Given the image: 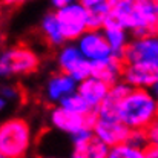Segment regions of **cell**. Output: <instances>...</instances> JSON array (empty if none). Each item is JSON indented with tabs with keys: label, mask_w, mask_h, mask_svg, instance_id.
I'll use <instances>...</instances> for the list:
<instances>
[{
	"label": "cell",
	"mask_w": 158,
	"mask_h": 158,
	"mask_svg": "<svg viewBox=\"0 0 158 158\" xmlns=\"http://www.w3.org/2000/svg\"><path fill=\"white\" fill-rule=\"evenodd\" d=\"M118 118L131 129H146L158 118V102L144 88H132L120 105Z\"/></svg>",
	"instance_id": "1"
},
{
	"label": "cell",
	"mask_w": 158,
	"mask_h": 158,
	"mask_svg": "<svg viewBox=\"0 0 158 158\" xmlns=\"http://www.w3.org/2000/svg\"><path fill=\"white\" fill-rule=\"evenodd\" d=\"M29 126L20 118L8 120L0 127L2 158H22L29 148Z\"/></svg>",
	"instance_id": "2"
},
{
	"label": "cell",
	"mask_w": 158,
	"mask_h": 158,
	"mask_svg": "<svg viewBox=\"0 0 158 158\" xmlns=\"http://www.w3.org/2000/svg\"><path fill=\"white\" fill-rule=\"evenodd\" d=\"M51 120L57 129L68 132L71 135H75L85 131H94L95 123L98 121V110L92 109L86 114H80V112H74L60 106L54 109Z\"/></svg>",
	"instance_id": "3"
},
{
	"label": "cell",
	"mask_w": 158,
	"mask_h": 158,
	"mask_svg": "<svg viewBox=\"0 0 158 158\" xmlns=\"http://www.w3.org/2000/svg\"><path fill=\"white\" fill-rule=\"evenodd\" d=\"M57 17L64 39L74 40L88 31V8L83 3H71L57 9Z\"/></svg>",
	"instance_id": "4"
},
{
	"label": "cell",
	"mask_w": 158,
	"mask_h": 158,
	"mask_svg": "<svg viewBox=\"0 0 158 158\" xmlns=\"http://www.w3.org/2000/svg\"><path fill=\"white\" fill-rule=\"evenodd\" d=\"M37 66V55L26 48H14L11 51H6L0 58V72L3 75L28 74L35 71Z\"/></svg>",
	"instance_id": "5"
},
{
	"label": "cell",
	"mask_w": 158,
	"mask_h": 158,
	"mask_svg": "<svg viewBox=\"0 0 158 158\" xmlns=\"http://www.w3.org/2000/svg\"><path fill=\"white\" fill-rule=\"evenodd\" d=\"M72 158H107L109 155V146L94 134V131L75 134L72 135Z\"/></svg>",
	"instance_id": "6"
},
{
	"label": "cell",
	"mask_w": 158,
	"mask_h": 158,
	"mask_svg": "<svg viewBox=\"0 0 158 158\" xmlns=\"http://www.w3.org/2000/svg\"><path fill=\"white\" fill-rule=\"evenodd\" d=\"M131 131L132 129L118 118H100V117L94 127V134L109 148L127 143Z\"/></svg>",
	"instance_id": "7"
},
{
	"label": "cell",
	"mask_w": 158,
	"mask_h": 158,
	"mask_svg": "<svg viewBox=\"0 0 158 158\" xmlns=\"http://www.w3.org/2000/svg\"><path fill=\"white\" fill-rule=\"evenodd\" d=\"M123 77L124 81L134 88H149L158 81V64L135 61L123 63Z\"/></svg>",
	"instance_id": "8"
},
{
	"label": "cell",
	"mask_w": 158,
	"mask_h": 158,
	"mask_svg": "<svg viewBox=\"0 0 158 158\" xmlns=\"http://www.w3.org/2000/svg\"><path fill=\"white\" fill-rule=\"evenodd\" d=\"M146 61L158 64V37H138L126 46L123 63Z\"/></svg>",
	"instance_id": "9"
},
{
	"label": "cell",
	"mask_w": 158,
	"mask_h": 158,
	"mask_svg": "<svg viewBox=\"0 0 158 158\" xmlns=\"http://www.w3.org/2000/svg\"><path fill=\"white\" fill-rule=\"evenodd\" d=\"M78 49L91 61L103 60V58H107V57L114 55L112 48H110L106 35L100 34L97 29H94V31L89 29L80 37Z\"/></svg>",
	"instance_id": "10"
},
{
	"label": "cell",
	"mask_w": 158,
	"mask_h": 158,
	"mask_svg": "<svg viewBox=\"0 0 158 158\" xmlns=\"http://www.w3.org/2000/svg\"><path fill=\"white\" fill-rule=\"evenodd\" d=\"M131 91H132V88H131L129 83H120V85L115 83L114 86H110L106 98L102 102V105L97 107L98 117L100 118H118L120 105L123 103V100L126 98V95Z\"/></svg>",
	"instance_id": "11"
},
{
	"label": "cell",
	"mask_w": 158,
	"mask_h": 158,
	"mask_svg": "<svg viewBox=\"0 0 158 158\" xmlns=\"http://www.w3.org/2000/svg\"><path fill=\"white\" fill-rule=\"evenodd\" d=\"M123 75V58L117 55H110L103 60L92 61V77L114 86L118 77Z\"/></svg>",
	"instance_id": "12"
},
{
	"label": "cell",
	"mask_w": 158,
	"mask_h": 158,
	"mask_svg": "<svg viewBox=\"0 0 158 158\" xmlns=\"http://www.w3.org/2000/svg\"><path fill=\"white\" fill-rule=\"evenodd\" d=\"M109 89H110V86L107 83L95 78V77H89V78L80 81V86H78L80 95L95 109L102 105V102L106 98Z\"/></svg>",
	"instance_id": "13"
},
{
	"label": "cell",
	"mask_w": 158,
	"mask_h": 158,
	"mask_svg": "<svg viewBox=\"0 0 158 158\" xmlns=\"http://www.w3.org/2000/svg\"><path fill=\"white\" fill-rule=\"evenodd\" d=\"M75 81L77 80L66 72L58 77H54L48 85V97L54 102H60L63 97L75 91Z\"/></svg>",
	"instance_id": "14"
},
{
	"label": "cell",
	"mask_w": 158,
	"mask_h": 158,
	"mask_svg": "<svg viewBox=\"0 0 158 158\" xmlns=\"http://www.w3.org/2000/svg\"><path fill=\"white\" fill-rule=\"evenodd\" d=\"M105 35L112 48V52L117 57H121L123 58V54L126 49V35H124V28H121L120 25L117 23H112V22H106L105 23Z\"/></svg>",
	"instance_id": "15"
},
{
	"label": "cell",
	"mask_w": 158,
	"mask_h": 158,
	"mask_svg": "<svg viewBox=\"0 0 158 158\" xmlns=\"http://www.w3.org/2000/svg\"><path fill=\"white\" fill-rule=\"evenodd\" d=\"M110 14V6H109V2L105 3H100V5H95V6H91L88 8V31H94V29H100L103 28Z\"/></svg>",
	"instance_id": "16"
},
{
	"label": "cell",
	"mask_w": 158,
	"mask_h": 158,
	"mask_svg": "<svg viewBox=\"0 0 158 158\" xmlns=\"http://www.w3.org/2000/svg\"><path fill=\"white\" fill-rule=\"evenodd\" d=\"M42 26H43V31H45L48 40H49L52 45H60L63 40H66L64 35H63L61 25H60V22H58L57 14H48V15L43 19Z\"/></svg>",
	"instance_id": "17"
},
{
	"label": "cell",
	"mask_w": 158,
	"mask_h": 158,
	"mask_svg": "<svg viewBox=\"0 0 158 158\" xmlns=\"http://www.w3.org/2000/svg\"><path fill=\"white\" fill-rule=\"evenodd\" d=\"M83 58H86V57L81 54L80 49H77V48H66V49H63L61 54H60L58 63H60L61 69H63L66 74H71V72L75 69V66H77Z\"/></svg>",
	"instance_id": "18"
},
{
	"label": "cell",
	"mask_w": 158,
	"mask_h": 158,
	"mask_svg": "<svg viewBox=\"0 0 158 158\" xmlns=\"http://www.w3.org/2000/svg\"><path fill=\"white\" fill-rule=\"evenodd\" d=\"M60 105L63 106V107H66V109H69V110L80 112V114H86V112L95 109V107H92V106L80 95L78 91H77V92H72V94H68L66 97H63V98L60 100Z\"/></svg>",
	"instance_id": "19"
},
{
	"label": "cell",
	"mask_w": 158,
	"mask_h": 158,
	"mask_svg": "<svg viewBox=\"0 0 158 158\" xmlns=\"http://www.w3.org/2000/svg\"><path fill=\"white\" fill-rule=\"evenodd\" d=\"M107 158H146V154H144V149L124 143V144L114 146L109 151Z\"/></svg>",
	"instance_id": "20"
},
{
	"label": "cell",
	"mask_w": 158,
	"mask_h": 158,
	"mask_svg": "<svg viewBox=\"0 0 158 158\" xmlns=\"http://www.w3.org/2000/svg\"><path fill=\"white\" fill-rule=\"evenodd\" d=\"M146 134H148L149 143L158 146V118H155V120L146 127Z\"/></svg>",
	"instance_id": "21"
},
{
	"label": "cell",
	"mask_w": 158,
	"mask_h": 158,
	"mask_svg": "<svg viewBox=\"0 0 158 158\" xmlns=\"http://www.w3.org/2000/svg\"><path fill=\"white\" fill-rule=\"evenodd\" d=\"M137 0H109L110 8H126V6H134Z\"/></svg>",
	"instance_id": "22"
},
{
	"label": "cell",
	"mask_w": 158,
	"mask_h": 158,
	"mask_svg": "<svg viewBox=\"0 0 158 158\" xmlns=\"http://www.w3.org/2000/svg\"><path fill=\"white\" fill-rule=\"evenodd\" d=\"M144 154H146V158H158V146L149 143L144 148Z\"/></svg>",
	"instance_id": "23"
},
{
	"label": "cell",
	"mask_w": 158,
	"mask_h": 158,
	"mask_svg": "<svg viewBox=\"0 0 158 158\" xmlns=\"http://www.w3.org/2000/svg\"><path fill=\"white\" fill-rule=\"evenodd\" d=\"M52 2V5L57 8V9H60V8H64V6H68V5H71V3H74L72 0H51Z\"/></svg>",
	"instance_id": "24"
},
{
	"label": "cell",
	"mask_w": 158,
	"mask_h": 158,
	"mask_svg": "<svg viewBox=\"0 0 158 158\" xmlns=\"http://www.w3.org/2000/svg\"><path fill=\"white\" fill-rule=\"evenodd\" d=\"M86 8H91V6H95V5H100V3H105V2H109V0H80Z\"/></svg>",
	"instance_id": "25"
},
{
	"label": "cell",
	"mask_w": 158,
	"mask_h": 158,
	"mask_svg": "<svg viewBox=\"0 0 158 158\" xmlns=\"http://www.w3.org/2000/svg\"><path fill=\"white\" fill-rule=\"evenodd\" d=\"M23 2H26V0H3V3H5L6 6H19V5H22Z\"/></svg>",
	"instance_id": "26"
},
{
	"label": "cell",
	"mask_w": 158,
	"mask_h": 158,
	"mask_svg": "<svg viewBox=\"0 0 158 158\" xmlns=\"http://www.w3.org/2000/svg\"><path fill=\"white\" fill-rule=\"evenodd\" d=\"M152 88H154V91H155V95H157V98H158V81L155 83V85H154V86H152Z\"/></svg>",
	"instance_id": "27"
}]
</instances>
